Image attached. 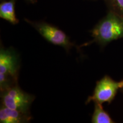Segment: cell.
Here are the masks:
<instances>
[{"instance_id":"ba28073f","label":"cell","mask_w":123,"mask_h":123,"mask_svg":"<svg viewBox=\"0 0 123 123\" xmlns=\"http://www.w3.org/2000/svg\"><path fill=\"white\" fill-rule=\"evenodd\" d=\"M92 123H113L114 121L104 111L101 104L95 103V109L92 117Z\"/></svg>"},{"instance_id":"3957f363","label":"cell","mask_w":123,"mask_h":123,"mask_svg":"<svg viewBox=\"0 0 123 123\" xmlns=\"http://www.w3.org/2000/svg\"><path fill=\"white\" fill-rule=\"evenodd\" d=\"M35 97L21 90L17 84L1 91L2 105L30 113L29 109Z\"/></svg>"},{"instance_id":"6da1fadb","label":"cell","mask_w":123,"mask_h":123,"mask_svg":"<svg viewBox=\"0 0 123 123\" xmlns=\"http://www.w3.org/2000/svg\"><path fill=\"white\" fill-rule=\"evenodd\" d=\"M95 42L101 45L123 38V17L110 13L92 30Z\"/></svg>"},{"instance_id":"5b68a950","label":"cell","mask_w":123,"mask_h":123,"mask_svg":"<svg viewBox=\"0 0 123 123\" xmlns=\"http://www.w3.org/2000/svg\"><path fill=\"white\" fill-rule=\"evenodd\" d=\"M34 25L40 34L51 43L61 46L67 50L73 46L67 35L57 27L46 23Z\"/></svg>"},{"instance_id":"8992f818","label":"cell","mask_w":123,"mask_h":123,"mask_svg":"<svg viewBox=\"0 0 123 123\" xmlns=\"http://www.w3.org/2000/svg\"><path fill=\"white\" fill-rule=\"evenodd\" d=\"M31 119L30 113L14 110L2 105L0 109V122L1 123H28Z\"/></svg>"},{"instance_id":"30bf717a","label":"cell","mask_w":123,"mask_h":123,"mask_svg":"<svg viewBox=\"0 0 123 123\" xmlns=\"http://www.w3.org/2000/svg\"><path fill=\"white\" fill-rule=\"evenodd\" d=\"M122 89H123V88H122Z\"/></svg>"},{"instance_id":"277c9868","label":"cell","mask_w":123,"mask_h":123,"mask_svg":"<svg viewBox=\"0 0 123 123\" xmlns=\"http://www.w3.org/2000/svg\"><path fill=\"white\" fill-rule=\"evenodd\" d=\"M123 87V80L116 81L108 76H104L97 82L93 94L89 97L86 103H88L92 101L101 104L111 103L116 96L117 91Z\"/></svg>"},{"instance_id":"7a4b0ae2","label":"cell","mask_w":123,"mask_h":123,"mask_svg":"<svg viewBox=\"0 0 123 123\" xmlns=\"http://www.w3.org/2000/svg\"><path fill=\"white\" fill-rule=\"evenodd\" d=\"M19 61L16 53L12 49L0 51V88L1 91L16 84Z\"/></svg>"},{"instance_id":"52a82bcc","label":"cell","mask_w":123,"mask_h":123,"mask_svg":"<svg viewBox=\"0 0 123 123\" xmlns=\"http://www.w3.org/2000/svg\"><path fill=\"white\" fill-rule=\"evenodd\" d=\"M0 17L14 25L18 22L15 14L14 3L13 0L1 3L0 5Z\"/></svg>"},{"instance_id":"9c48e42d","label":"cell","mask_w":123,"mask_h":123,"mask_svg":"<svg viewBox=\"0 0 123 123\" xmlns=\"http://www.w3.org/2000/svg\"><path fill=\"white\" fill-rule=\"evenodd\" d=\"M112 1L116 8L123 14V0H112Z\"/></svg>"}]
</instances>
